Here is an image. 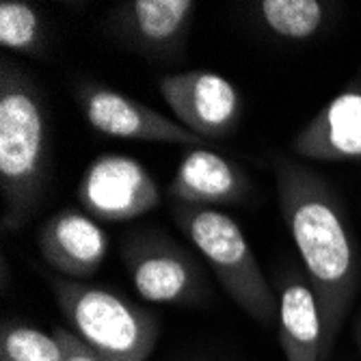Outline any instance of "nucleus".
<instances>
[{
	"mask_svg": "<svg viewBox=\"0 0 361 361\" xmlns=\"http://www.w3.org/2000/svg\"><path fill=\"white\" fill-rule=\"evenodd\" d=\"M281 216L303 259L322 316V357L329 361L361 288V251L336 190L320 173L286 156L275 158Z\"/></svg>",
	"mask_w": 361,
	"mask_h": 361,
	"instance_id": "1",
	"label": "nucleus"
},
{
	"mask_svg": "<svg viewBox=\"0 0 361 361\" xmlns=\"http://www.w3.org/2000/svg\"><path fill=\"white\" fill-rule=\"evenodd\" d=\"M44 93L20 65L0 61V190L3 229L18 232L48 190L50 147Z\"/></svg>",
	"mask_w": 361,
	"mask_h": 361,
	"instance_id": "2",
	"label": "nucleus"
},
{
	"mask_svg": "<svg viewBox=\"0 0 361 361\" xmlns=\"http://www.w3.org/2000/svg\"><path fill=\"white\" fill-rule=\"evenodd\" d=\"M72 331L102 361H147L158 340V318L102 286L56 273L46 275Z\"/></svg>",
	"mask_w": 361,
	"mask_h": 361,
	"instance_id": "3",
	"label": "nucleus"
},
{
	"mask_svg": "<svg viewBox=\"0 0 361 361\" xmlns=\"http://www.w3.org/2000/svg\"><path fill=\"white\" fill-rule=\"evenodd\" d=\"M173 219L186 238L200 249L232 301L259 324H275L279 318V301L240 225L212 206L182 202H173Z\"/></svg>",
	"mask_w": 361,
	"mask_h": 361,
	"instance_id": "4",
	"label": "nucleus"
},
{
	"mask_svg": "<svg viewBox=\"0 0 361 361\" xmlns=\"http://www.w3.org/2000/svg\"><path fill=\"white\" fill-rule=\"evenodd\" d=\"M119 253L141 299L162 305L206 303L210 290L202 264L160 227L130 229Z\"/></svg>",
	"mask_w": 361,
	"mask_h": 361,
	"instance_id": "5",
	"label": "nucleus"
},
{
	"mask_svg": "<svg viewBox=\"0 0 361 361\" xmlns=\"http://www.w3.org/2000/svg\"><path fill=\"white\" fill-rule=\"evenodd\" d=\"M78 202L97 221L121 223L154 210L160 202V190L137 158L102 154L80 178Z\"/></svg>",
	"mask_w": 361,
	"mask_h": 361,
	"instance_id": "6",
	"label": "nucleus"
},
{
	"mask_svg": "<svg viewBox=\"0 0 361 361\" xmlns=\"http://www.w3.org/2000/svg\"><path fill=\"white\" fill-rule=\"evenodd\" d=\"M195 13L192 0H128L109 20V35L147 61H180Z\"/></svg>",
	"mask_w": 361,
	"mask_h": 361,
	"instance_id": "7",
	"label": "nucleus"
},
{
	"mask_svg": "<svg viewBox=\"0 0 361 361\" xmlns=\"http://www.w3.org/2000/svg\"><path fill=\"white\" fill-rule=\"evenodd\" d=\"M74 97L85 119L97 133L117 139H139L169 145H202L204 139L192 135L182 123L133 100L102 82L78 80Z\"/></svg>",
	"mask_w": 361,
	"mask_h": 361,
	"instance_id": "8",
	"label": "nucleus"
},
{
	"mask_svg": "<svg viewBox=\"0 0 361 361\" xmlns=\"http://www.w3.org/2000/svg\"><path fill=\"white\" fill-rule=\"evenodd\" d=\"M160 93L186 130L200 139H221L234 133L243 113L238 89L225 76L190 70L160 78Z\"/></svg>",
	"mask_w": 361,
	"mask_h": 361,
	"instance_id": "9",
	"label": "nucleus"
},
{
	"mask_svg": "<svg viewBox=\"0 0 361 361\" xmlns=\"http://www.w3.org/2000/svg\"><path fill=\"white\" fill-rule=\"evenodd\" d=\"M290 149L307 160H361V72L305 123Z\"/></svg>",
	"mask_w": 361,
	"mask_h": 361,
	"instance_id": "10",
	"label": "nucleus"
},
{
	"mask_svg": "<svg viewBox=\"0 0 361 361\" xmlns=\"http://www.w3.org/2000/svg\"><path fill=\"white\" fill-rule=\"evenodd\" d=\"M39 251L56 275L82 281L102 267L109 236L85 210L63 208L42 225Z\"/></svg>",
	"mask_w": 361,
	"mask_h": 361,
	"instance_id": "11",
	"label": "nucleus"
},
{
	"mask_svg": "<svg viewBox=\"0 0 361 361\" xmlns=\"http://www.w3.org/2000/svg\"><path fill=\"white\" fill-rule=\"evenodd\" d=\"M249 188V178L232 160L195 147L182 156L169 184V197L173 202L192 206H219L243 200Z\"/></svg>",
	"mask_w": 361,
	"mask_h": 361,
	"instance_id": "12",
	"label": "nucleus"
},
{
	"mask_svg": "<svg viewBox=\"0 0 361 361\" xmlns=\"http://www.w3.org/2000/svg\"><path fill=\"white\" fill-rule=\"evenodd\" d=\"M279 301V344L286 361H324L322 316L316 294L305 275L286 271L277 279Z\"/></svg>",
	"mask_w": 361,
	"mask_h": 361,
	"instance_id": "13",
	"label": "nucleus"
},
{
	"mask_svg": "<svg viewBox=\"0 0 361 361\" xmlns=\"http://www.w3.org/2000/svg\"><path fill=\"white\" fill-rule=\"evenodd\" d=\"M326 3L320 0H259L255 11L269 30L283 39H310L324 26Z\"/></svg>",
	"mask_w": 361,
	"mask_h": 361,
	"instance_id": "14",
	"label": "nucleus"
},
{
	"mask_svg": "<svg viewBox=\"0 0 361 361\" xmlns=\"http://www.w3.org/2000/svg\"><path fill=\"white\" fill-rule=\"evenodd\" d=\"M0 361H63V346L54 334L5 318L0 326Z\"/></svg>",
	"mask_w": 361,
	"mask_h": 361,
	"instance_id": "15",
	"label": "nucleus"
},
{
	"mask_svg": "<svg viewBox=\"0 0 361 361\" xmlns=\"http://www.w3.org/2000/svg\"><path fill=\"white\" fill-rule=\"evenodd\" d=\"M0 46L39 54L44 48V20L35 5L22 0H3L0 3Z\"/></svg>",
	"mask_w": 361,
	"mask_h": 361,
	"instance_id": "16",
	"label": "nucleus"
},
{
	"mask_svg": "<svg viewBox=\"0 0 361 361\" xmlns=\"http://www.w3.org/2000/svg\"><path fill=\"white\" fill-rule=\"evenodd\" d=\"M54 336L63 346V361H102L74 331L54 329Z\"/></svg>",
	"mask_w": 361,
	"mask_h": 361,
	"instance_id": "17",
	"label": "nucleus"
},
{
	"mask_svg": "<svg viewBox=\"0 0 361 361\" xmlns=\"http://www.w3.org/2000/svg\"><path fill=\"white\" fill-rule=\"evenodd\" d=\"M353 338H355V344L359 350V361H361V312L355 316V322H353Z\"/></svg>",
	"mask_w": 361,
	"mask_h": 361,
	"instance_id": "18",
	"label": "nucleus"
}]
</instances>
